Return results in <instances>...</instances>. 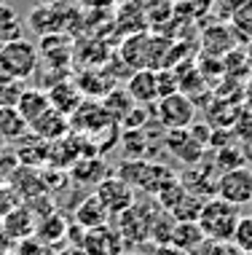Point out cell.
<instances>
[{
	"label": "cell",
	"mask_w": 252,
	"mask_h": 255,
	"mask_svg": "<svg viewBox=\"0 0 252 255\" xmlns=\"http://www.w3.org/2000/svg\"><path fill=\"white\" fill-rule=\"evenodd\" d=\"M73 180L78 185H88V188H97V185L107 177V169H105V161L97 156H88V158H78L73 164Z\"/></svg>",
	"instance_id": "obj_18"
},
{
	"label": "cell",
	"mask_w": 252,
	"mask_h": 255,
	"mask_svg": "<svg viewBox=\"0 0 252 255\" xmlns=\"http://www.w3.org/2000/svg\"><path fill=\"white\" fill-rule=\"evenodd\" d=\"M102 108H105V113L110 116L113 124H124L129 116L134 113V108H137V102L129 97V92L124 89H110V92L105 94V100H102Z\"/></svg>",
	"instance_id": "obj_19"
},
{
	"label": "cell",
	"mask_w": 252,
	"mask_h": 255,
	"mask_svg": "<svg viewBox=\"0 0 252 255\" xmlns=\"http://www.w3.org/2000/svg\"><path fill=\"white\" fill-rule=\"evenodd\" d=\"M54 255H86V253H84L81 245H62V247L54 250Z\"/></svg>",
	"instance_id": "obj_30"
},
{
	"label": "cell",
	"mask_w": 252,
	"mask_h": 255,
	"mask_svg": "<svg viewBox=\"0 0 252 255\" xmlns=\"http://www.w3.org/2000/svg\"><path fill=\"white\" fill-rule=\"evenodd\" d=\"M8 255H11V253H8Z\"/></svg>",
	"instance_id": "obj_35"
},
{
	"label": "cell",
	"mask_w": 252,
	"mask_h": 255,
	"mask_svg": "<svg viewBox=\"0 0 252 255\" xmlns=\"http://www.w3.org/2000/svg\"><path fill=\"white\" fill-rule=\"evenodd\" d=\"M247 108L252 110V81L247 84Z\"/></svg>",
	"instance_id": "obj_31"
},
{
	"label": "cell",
	"mask_w": 252,
	"mask_h": 255,
	"mask_svg": "<svg viewBox=\"0 0 252 255\" xmlns=\"http://www.w3.org/2000/svg\"><path fill=\"white\" fill-rule=\"evenodd\" d=\"M121 255H145L142 250H126V253H121Z\"/></svg>",
	"instance_id": "obj_32"
},
{
	"label": "cell",
	"mask_w": 252,
	"mask_h": 255,
	"mask_svg": "<svg viewBox=\"0 0 252 255\" xmlns=\"http://www.w3.org/2000/svg\"><path fill=\"white\" fill-rule=\"evenodd\" d=\"M19 38L16 32V19H13V13L8 8H0V46L8 43V40Z\"/></svg>",
	"instance_id": "obj_27"
},
{
	"label": "cell",
	"mask_w": 252,
	"mask_h": 255,
	"mask_svg": "<svg viewBox=\"0 0 252 255\" xmlns=\"http://www.w3.org/2000/svg\"><path fill=\"white\" fill-rule=\"evenodd\" d=\"M67 218L62 215V212L54 210L51 215H46L43 220H38L35 226V237L40 239L43 245H49L51 250H57V247L67 245Z\"/></svg>",
	"instance_id": "obj_15"
},
{
	"label": "cell",
	"mask_w": 252,
	"mask_h": 255,
	"mask_svg": "<svg viewBox=\"0 0 252 255\" xmlns=\"http://www.w3.org/2000/svg\"><path fill=\"white\" fill-rule=\"evenodd\" d=\"M94 194H97V199L105 204V210L110 212V218L121 215L124 210H129V207L137 202L134 188L124 180V177H118V175H107L105 180L94 188Z\"/></svg>",
	"instance_id": "obj_8"
},
{
	"label": "cell",
	"mask_w": 252,
	"mask_h": 255,
	"mask_svg": "<svg viewBox=\"0 0 252 255\" xmlns=\"http://www.w3.org/2000/svg\"><path fill=\"white\" fill-rule=\"evenodd\" d=\"M250 207H252V199H250Z\"/></svg>",
	"instance_id": "obj_33"
},
{
	"label": "cell",
	"mask_w": 252,
	"mask_h": 255,
	"mask_svg": "<svg viewBox=\"0 0 252 255\" xmlns=\"http://www.w3.org/2000/svg\"><path fill=\"white\" fill-rule=\"evenodd\" d=\"M215 196L223 199L228 204L244 207L250 204L252 199V169L244 164V167L236 169H226L215 177Z\"/></svg>",
	"instance_id": "obj_6"
},
{
	"label": "cell",
	"mask_w": 252,
	"mask_h": 255,
	"mask_svg": "<svg viewBox=\"0 0 252 255\" xmlns=\"http://www.w3.org/2000/svg\"><path fill=\"white\" fill-rule=\"evenodd\" d=\"M19 94H22V84L8 78V75H0V108L3 105H16Z\"/></svg>",
	"instance_id": "obj_26"
},
{
	"label": "cell",
	"mask_w": 252,
	"mask_h": 255,
	"mask_svg": "<svg viewBox=\"0 0 252 255\" xmlns=\"http://www.w3.org/2000/svg\"><path fill=\"white\" fill-rule=\"evenodd\" d=\"M13 108L19 110V116H22L27 121V127H30V124H35L46 110H51V102H49V94H46L43 89H22V94H19V100Z\"/></svg>",
	"instance_id": "obj_16"
},
{
	"label": "cell",
	"mask_w": 252,
	"mask_h": 255,
	"mask_svg": "<svg viewBox=\"0 0 252 255\" xmlns=\"http://www.w3.org/2000/svg\"><path fill=\"white\" fill-rule=\"evenodd\" d=\"M207 142H209V129L204 132L196 124H190L188 129H172V132H167V137H164V145L169 148V153L177 156L182 164H188V167H193V164L201 161Z\"/></svg>",
	"instance_id": "obj_4"
},
{
	"label": "cell",
	"mask_w": 252,
	"mask_h": 255,
	"mask_svg": "<svg viewBox=\"0 0 252 255\" xmlns=\"http://www.w3.org/2000/svg\"><path fill=\"white\" fill-rule=\"evenodd\" d=\"M244 164H247V158H244L242 145H220V148H217V153H215V167L220 169V172L244 167Z\"/></svg>",
	"instance_id": "obj_22"
},
{
	"label": "cell",
	"mask_w": 252,
	"mask_h": 255,
	"mask_svg": "<svg viewBox=\"0 0 252 255\" xmlns=\"http://www.w3.org/2000/svg\"><path fill=\"white\" fill-rule=\"evenodd\" d=\"M250 255H252V253H250Z\"/></svg>",
	"instance_id": "obj_34"
},
{
	"label": "cell",
	"mask_w": 252,
	"mask_h": 255,
	"mask_svg": "<svg viewBox=\"0 0 252 255\" xmlns=\"http://www.w3.org/2000/svg\"><path fill=\"white\" fill-rule=\"evenodd\" d=\"M174 223L177 220L169 215L167 210L159 207V212H156V218H153V229H151V245H169L172 231H174Z\"/></svg>",
	"instance_id": "obj_21"
},
{
	"label": "cell",
	"mask_w": 252,
	"mask_h": 255,
	"mask_svg": "<svg viewBox=\"0 0 252 255\" xmlns=\"http://www.w3.org/2000/svg\"><path fill=\"white\" fill-rule=\"evenodd\" d=\"M193 255H247V253H242L234 242H209V239H204V245Z\"/></svg>",
	"instance_id": "obj_25"
},
{
	"label": "cell",
	"mask_w": 252,
	"mask_h": 255,
	"mask_svg": "<svg viewBox=\"0 0 252 255\" xmlns=\"http://www.w3.org/2000/svg\"><path fill=\"white\" fill-rule=\"evenodd\" d=\"M35 226H38V220L24 202L16 204L11 212H5V215L0 218V231H3L11 242H22L27 237H35Z\"/></svg>",
	"instance_id": "obj_10"
},
{
	"label": "cell",
	"mask_w": 252,
	"mask_h": 255,
	"mask_svg": "<svg viewBox=\"0 0 252 255\" xmlns=\"http://www.w3.org/2000/svg\"><path fill=\"white\" fill-rule=\"evenodd\" d=\"M169 245L177 247V250H182V253H188V255H193L204 245V234L199 229V223H196V220H177Z\"/></svg>",
	"instance_id": "obj_17"
},
{
	"label": "cell",
	"mask_w": 252,
	"mask_h": 255,
	"mask_svg": "<svg viewBox=\"0 0 252 255\" xmlns=\"http://www.w3.org/2000/svg\"><path fill=\"white\" fill-rule=\"evenodd\" d=\"M46 94H49L51 108L57 110V113L67 116V119H70V116L84 105V94H81L78 86L70 84V81H57V84H51Z\"/></svg>",
	"instance_id": "obj_13"
},
{
	"label": "cell",
	"mask_w": 252,
	"mask_h": 255,
	"mask_svg": "<svg viewBox=\"0 0 252 255\" xmlns=\"http://www.w3.org/2000/svg\"><path fill=\"white\" fill-rule=\"evenodd\" d=\"M30 129H32V134L40 137L43 142H57V140H62V137H67V132H70V119L51 108V110H46L35 124H30Z\"/></svg>",
	"instance_id": "obj_14"
},
{
	"label": "cell",
	"mask_w": 252,
	"mask_h": 255,
	"mask_svg": "<svg viewBox=\"0 0 252 255\" xmlns=\"http://www.w3.org/2000/svg\"><path fill=\"white\" fill-rule=\"evenodd\" d=\"M118 177L132 185V188H142L145 194H159L164 185L174 177L172 169L161 167V164H153V161H145V158H137V161H126L121 167Z\"/></svg>",
	"instance_id": "obj_5"
},
{
	"label": "cell",
	"mask_w": 252,
	"mask_h": 255,
	"mask_svg": "<svg viewBox=\"0 0 252 255\" xmlns=\"http://www.w3.org/2000/svg\"><path fill=\"white\" fill-rule=\"evenodd\" d=\"M40 54L32 40L13 38L0 46V75H8L13 81H24L38 70Z\"/></svg>",
	"instance_id": "obj_3"
},
{
	"label": "cell",
	"mask_w": 252,
	"mask_h": 255,
	"mask_svg": "<svg viewBox=\"0 0 252 255\" xmlns=\"http://www.w3.org/2000/svg\"><path fill=\"white\" fill-rule=\"evenodd\" d=\"M16 204H22V199L16 196V191H13L11 185L3 183V185H0V218H3L5 212H11Z\"/></svg>",
	"instance_id": "obj_28"
},
{
	"label": "cell",
	"mask_w": 252,
	"mask_h": 255,
	"mask_svg": "<svg viewBox=\"0 0 252 255\" xmlns=\"http://www.w3.org/2000/svg\"><path fill=\"white\" fill-rule=\"evenodd\" d=\"M126 92L137 105H153L159 102V75L153 70H134L126 84Z\"/></svg>",
	"instance_id": "obj_12"
},
{
	"label": "cell",
	"mask_w": 252,
	"mask_h": 255,
	"mask_svg": "<svg viewBox=\"0 0 252 255\" xmlns=\"http://www.w3.org/2000/svg\"><path fill=\"white\" fill-rule=\"evenodd\" d=\"M239 218H242V212L236 204H228L223 199L212 196L201 204V212L196 218V223H199L204 239H209V242H231Z\"/></svg>",
	"instance_id": "obj_1"
},
{
	"label": "cell",
	"mask_w": 252,
	"mask_h": 255,
	"mask_svg": "<svg viewBox=\"0 0 252 255\" xmlns=\"http://www.w3.org/2000/svg\"><path fill=\"white\" fill-rule=\"evenodd\" d=\"M11 255H54V250L49 245H43L38 237H27L22 242H16Z\"/></svg>",
	"instance_id": "obj_24"
},
{
	"label": "cell",
	"mask_w": 252,
	"mask_h": 255,
	"mask_svg": "<svg viewBox=\"0 0 252 255\" xmlns=\"http://www.w3.org/2000/svg\"><path fill=\"white\" fill-rule=\"evenodd\" d=\"M231 242L239 247L242 253H252V215H242L239 223H236V231L231 237Z\"/></svg>",
	"instance_id": "obj_23"
},
{
	"label": "cell",
	"mask_w": 252,
	"mask_h": 255,
	"mask_svg": "<svg viewBox=\"0 0 252 255\" xmlns=\"http://www.w3.org/2000/svg\"><path fill=\"white\" fill-rule=\"evenodd\" d=\"M73 223L81 226L84 231H88V229H97V226L110 223V212L105 210V204H102L97 199V194L91 191L88 196H84L78 202L76 212H73Z\"/></svg>",
	"instance_id": "obj_11"
},
{
	"label": "cell",
	"mask_w": 252,
	"mask_h": 255,
	"mask_svg": "<svg viewBox=\"0 0 252 255\" xmlns=\"http://www.w3.org/2000/svg\"><path fill=\"white\" fill-rule=\"evenodd\" d=\"M159 212V202H134L129 210H124L121 215H115V229H118L121 239H124L126 250H140V247L151 245V229H153V218Z\"/></svg>",
	"instance_id": "obj_2"
},
{
	"label": "cell",
	"mask_w": 252,
	"mask_h": 255,
	"mask_svg": "<svg viewBox=\"0 0 252 255\" xmlns=\"http://www.w3.org/2000/svg\"><path fill=\"white\" fill-rule=\"evenodd\" d=\"M81 247H84L86 255H121V253H126V245H124V239H121L118 229L110 223L88 229L84 234Z\"/></svg>",
	"instance_id": "obj_9"
},
{
	"label": "cell",
	"mask_w": 252,
	"mask_h": 255,
	"mask_svg": "<svg viewBox=\"0 0 252 255\" xmlns=\"http://www.w3.org/2000/svg\"><path fill=\"white\" fill-rule=\"evenodd\" d=\"M156 116H159V124L167 132H172V129H188L196 119V105H193V100L185 97L182 92H174V94H169V97L159 100Z\"/></svg>",
	"instance_id": "obj_7"
},
{
	"label": "cell",
	"mask_w": 252,
	"mask_h": 255,
	"mask_svg": "<svg viewBox=\"0 0 252 255\" xmlns=\"http://www.w3.org/2000/svg\"><path fill=\"white\" fill-rule=\"evenodd\" d=\"M145 255H188V253H182V250H177V247L172 245H145Z\"/></svg>",
	"instance_id": "obj_29"
},
{
	"label": "cell",
	"mask_w": 252,
	"mask_h": 255,
	"mask_svg": "<svg viewBox=\"0 0 252 255\" xmlns=\"http://www.w3.org/2000/svg\"><path fill=\"white\" fill-rule=\"evenodd\" d=\"M27 121L19 116V110L13 105L0 108V142H19L27 132Z\"/></svg>",
	"instance_id": "obj_20"
}]
</instances>
